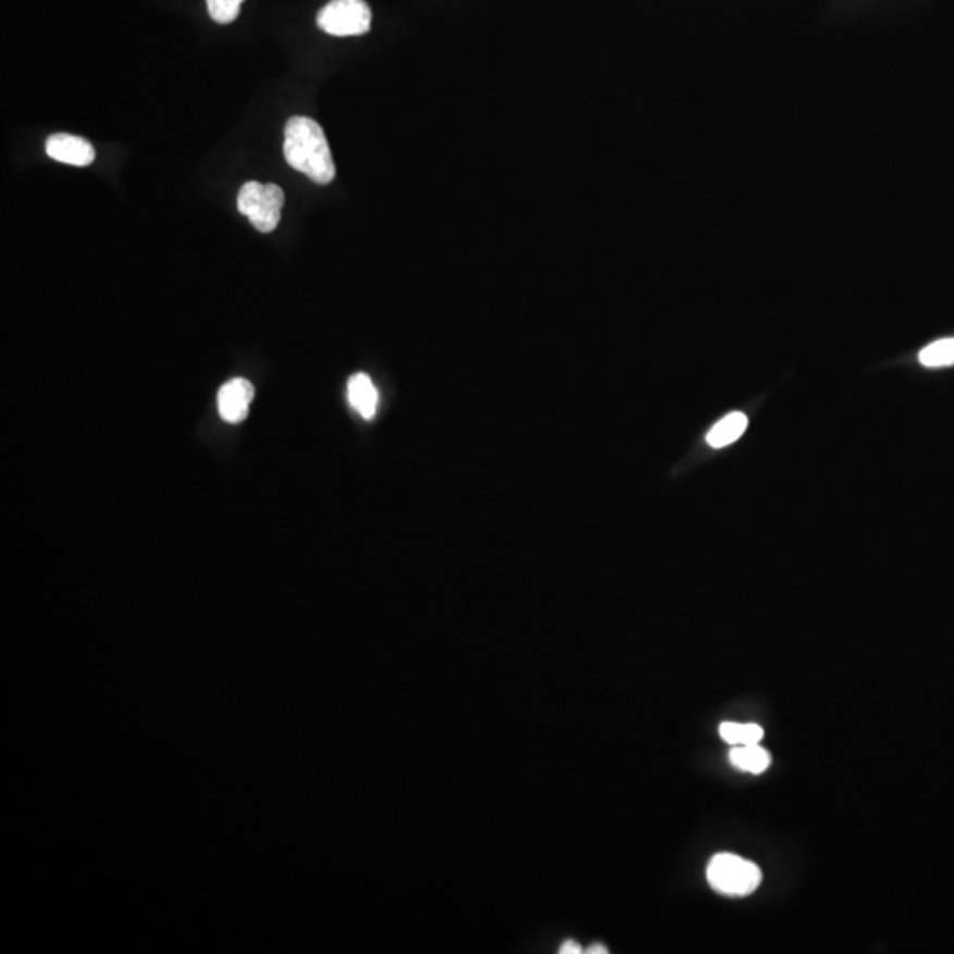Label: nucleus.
Wrapping results in <instances>:
<instances>
[{"mask_svg": "<svg viewBox=\"0 0 954 954\" xmlns=\"http://www.w3.org/2000/svg\"><path fill=\"white\" fill-rule=\"evenodd\" d=\"M348 401L352 405V409L358 412L361 418L373 419L379 409V393L373 386L372 379L367 373H356L350 376L347 386Z\"/></svg>", "mask_w": 954, "mask_h": 954, "instance_id": "7", "label": "nucleus"}, {"mask_svg": "<svg viewBox=\"0 0 954 954\" xmlns=\"http://www.w3.org/2000/svg\"><path fill=\"white\" fill-rule=\"evenodd\" d=\"M746 416H744L743 412H732V414L721 419V421H718V423L710 429V432L707 433V444H709L710 447H715V449L730 446V444L735 443L738 438H741V435L746 432Z\"/></svg>", "mask_w": 954, "mask_h": 954, "instance_id": "9", "label": "nucleus"}, {"mask_svg": "<svg viewBox=\"0 0 954 954\" xmlns=\"http://www.w3.org/2000/svg\"><path fill=\"white\" fill-rule=\"evenodd\" d=\"M707 880L716 893L747 896L760 885L761 871L753 860L735 854H718L707 866Z\"/></svg>", "mask_w": 954, "mask_h": 954, "instance_id": "2", "label": "nucleus"}, {"mask_svg": "<svg viewBox=\"0 0 954 954\" xmlns=\"http://www.w3.org/2000/svg\"><path fill=\"white\" fill-rule=\"evenodd\" d=\"M245 0H208V10L216 24H232L239 16Z\"/></svg>", "mask_w": 954, "mask_h": 954, "instance_id": "12", "label": "nucleus"}, {"mask_svg": "<svg viewBox=\"0 0 954 954\" xmlns=\"http://www.w3.org/2000/svg\"><path fill=\"white\" fill-rule=\"evenodd\" d=\"M922 367L944 368L954 364V338L939 339L936 344L922 348L919 354Z\"/></svg>", "mask_w": 954, "mask_h": 954, "instance_id": "11", "label": "nucleus"}, {"mask_svg": "<svg viewBox=\"0 0 954 954\" xmlns=\"http://www.w3.org/2000/svg\"><path fill=\"white\" fill-rule=\"evenodd\" d=\"M719 735L730 746H749V744H760L761 739H764V729L757 723L724 721V723L719 724Z\"/></svg>", "mask_w": 954, "mask_h": 954, "instance_id": "10", "label": "nucleus"}, {"mask_svg": "<svg viewBox=\"0 0 954 954\" xmlns=\"http://www.w3.org/2000/svg\"><path fill=\"white\" fill-rule=\"evenodd\" d=\"M45 149L52 160L66 165L89 166L96 158L95 147L90 141L67 133L50 135Z\"/></svg>", "mask_w": 954, "mask_h": 954, "instance_id": "6", "label": "nucleus"}, {"mask_svg": "<svg viewBox=\"0 0 954 954\" xmlns=\"http://www.w3.org/2000/svg\"><path fill=\"white\" fill-rule=\"evenodd\" d=\"M283 154L292 169L317 184H330L336 175L324 129L310 117L288 119Z\"/></svg>", "mask_w": 954, "mask_h": 954, "instance_id": "1", "label": "nucleus"}, {"mask_svg": "<svg viewBox=\"0 0 954 954\" xmlns=\"http://www.w3.org/2000/svg\"><path fill=\"white\" fill-rule=\"evenodd\" d=\"M560 954H580L583 953L582 945L579 942L568 941L559 947Z\"/></svg>", "mask_w": 954, "mask_h": 954, "instance_id": "13", "label": "nucleus"}, {"mask_svg": "<svg viewBox=\"0 0 954 954\" xmlns=\"http://www.w3.org/2000/svg\"><path fill=\"white\" fill-rule=\"evenodd\" d=\"M283 203H285V195L280 186L257 183V181L246 183L237 197V209L240 214L248 218L251 225L262 234H269L276 228L282 218Z\"/></svg>", "mask_w": 954, "mask_h": 954, "instance_id": "3", "label": "nucleus"}, {"mask_svg": "<svg viewBox=\"0 0 954 954\" xmlns=\"http://www.w3.org/2000/svg\"><path fill=\"white\" fill-rule=\"evenodd\" d=\"M583 953H587V954H607V953H608V950H607V947H605V945H602V944H594V945H591V947H587V950L583 951Z\"/></svg>", "mask_w": 954, "mask_h": 954, "instance_id": "14", "label": "nucleus"}, {"mask_svg": "<svg viewBox=\"0 0 954 954\" xmlns=\"http://www.w3.org/2000/svg\"><path fill=\"white\" fill-rule=\"evenodd\" d=\"M730 764L735 769H739V771L761 775V772L767 771V767L771 766V755L760 744L732 746V749H730Z\"/></svg>", "mask_w": 954, "mask_h": 954, "instance_id": "8", "label": "nucleus"}, {"mask_svg": "<svg viewBox=\"0 0 954 954\" xmlns=\"http://www.w3.org/2000/svg\"><path fill=\"white\" fill-rule=\"evenodd\" d=\"M319 25L331 36H362L372 27V11L364 0H331L317 16Z\"/></svg>", "mask_w": 954, "mask_h": 954, "instance_id": "4", "label": "nucleus"}, {"mask_svg": "<svg viewBox=\"0 0 954 954\" xmlns=\"http://www.w3.org/2000/svg\"><path fill=\"white\" fill-rule=\"evenodd\" d=\"M255 387L246 379H232L218 391V410L226 423H243L253 401Z\"/></svg>", "mask_w": 954, "mask_h": 954, "instance_id": "5", "label": "nucleus"}]
</instances>
